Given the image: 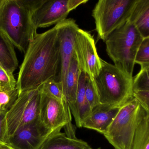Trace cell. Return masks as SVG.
Instances as JSON below:
<instances>
[{
  "label": "cell",
  "mask_w": 149,
  "mask_h": 149,
  "mask_svg": "<svg viewBox=\"0 0 149 149\" xmlns=\"http://www.w3.org/2000/svg\"><path fill=\"white\" fill-rule=\"evenodd\" d=\"M40 119L48 128L56 130L65 127L67 135L76 137L72 125L71 112L65 101L59 100L41 92Z\"/></svg>",
  "instance_id": "cell-8"
},
{
  "label": "cell",
  "mask_w": 149,
  "mask_h": 149,
  "mask_svg": "<svg viewBox=\"0 0 149 149\" xmlns=\"http://www.w3.org/2000/svg\"><path fill=\"white\" fill-rule=\"evenodd\" d=\"M45 1L0 0V31L24 54L37 34L32 15Z\"/></svg>",
  "instance_id": "cell-2"
},
{
  "label": "cell",
  "mask_w": 149,
  "mask_h": 149,
  "mask_svg": "<svg viewBox=\"0 0 149 149\" xmlns=\"http://www.w3.org/2000/svg\"><path fill=\"white\" fill-rule=\"evenodd\" d=\"M8 111L0 110V142H5L7 139L6 115Z\"/></svg>",
  "instance_id": "cell-27"
},
{
  "label": "cell",
  "mask_w": 149,
  "mask_h": 149,
  "mask_svg": "<svg viewBox=\"0 0 149 149\" xmlns=\"http://www.w3.org/2000/svg\"><path fill=\"white\" fill-rule=\"evenodd\" d=\"M60 46V65L58 81L63 85L72 58L74 54V42L76 31L79 28L74 19H66L57 24Z\"/></svg>",
  "instance_id": "cell-12"
},
{
  "label": "cell",
  "mask_w": 149,
  "mask_h": 149,
  "mask_svg": "<svg viewBox=\"0 0 149 149\" xmlns=\"http://www.w3.org/2000/svg\"><path fill=\"white\" fill-rule=\"evenodd\" d=\"M141 105L134 98L120 108L103 135L115 149H131Z\"/></svg>",
  "instance_id": "cell-6"
},
{
  "label": "cell",
  "mask_w": 149,
  "mask_h": 149,
  "mask_svg": "<svg viewBox=\"0 0 149 149\" xmlns=\"http://www.w3.org/2000/svg\"><path fill=\"white\" fill-rule=\"evenodd\" d=\"M0 149H15L5 142H0Z\"/></svg>",
  "instance_id": "cell-28"
},
{
  "label": "cell",
  "mask_w": 149,
  "mask_h": 149,
  "mask_svg": "<svg viewBox=\"0 0 149 149\" xmlns=\"http://www.w3.org/2000/svg\"><path fill=\"white\" fill-rule=\"evenodd\" d=\"M133 90L149 92V66L141 68L133 79Z\"/></svg>",
  "instance_id": "cell-22"
},
{
  "label": "cell",
  "mask_w": 149,
  "mask_h": 149,
  "mask_svg": "<svg viewBox=\"0 0 149 149\" xmlns=\"http://www.w3.org/2000/svg\"><path fill=\"white\" fill-rule=\"evenodd\" d=\"M143 39L128 20L113 31L105 42L107 53L114 64L131 77L136 54Z\"/></svg>",
  "instance_id": "cell-4"
},
{
  "label": "cell",
  "mask_w": 149,
  "mask_h": 149,
  "mask_svg": "<svg viewBox=\"0 0 149 149\" xmlns=\"http://www.w3.org/2000/svg\"><path fill=\"white\" fill-rule=\"evenodd\" d=\"M120 108L100 104L92 109L82 127L95 130L104 135L119 112Z\"/></svg>",
  "instance_id": "cell-13"
},
{
  "label": "cell",
  "mask_w": 149,
  "mask_h": 149,
  "mask_svg": "<svg viewBox=\"0 0 149 149\" xmlns=\"http://www.w3.org/2000/svg\"><path fill=\"white\" fill-rule=\"evenodd\" d=\"M60 46L56 25L36 35L30 42L20 67L17 80L19 94L38 88L56 79L60 69Z\"/></svg>",
  "instance_id": "cell-1"
},
{
  "label": "cell",
  "mask_w": 149,
  "mask_h": 149,
  "mask_svg": "<svg viewBox=\"0 0 149 149\" xmlns=\"http://www.w3.org/2000/svg\"><path fill=\"white\" fill-rule=\"evenodd\" d=\"M136 0H100L93 10L99 39L105 42L115 30L128 21Z\"/></svg>",
  "instance_id": "cell-5"
},
{
  "label": "cell",
  "mask_w": 149,
  "mask_h": 149,
  "mask_svg": "<svg viewBox=\"0 0 149 149\" xmlns=\"http://www.w3.org/2000/svg\"><path fill=\"white\" fill-rule=\"evenodd\" d=\"M41 92L60 101H65L62 83L53 78L47 80L40 86Z\"/></svg>",
  "instance_id": "cell-20"
},
{
  "label": "cell",
  "mask_w": 149,
  "mask_h": 149,
  "mask_svg": "<svg viewBox=\"0 0 149 149\" xmlns=\"http://www.w3.org/2000/svg\"><path fill=\"white\" fill-rule=\"evenodd\" d=\"M91 149H93L91 148Z\"/></svg>",
  "instance_id": "cell-29"
},
{
  "label": "cell",
  "mask_w": 149,
  "mask_h": 149,
  "mask_svg": "<svg viewBox=\"0 0 149 149\" xmlns=\"http://www.w3.org/2000/svg\"><path fill=\"white\" fill-rule=\"evenodd\" d=\"M19 95L17 88L8 90L0 85V110H8L12 106Z\"/></svg>",
  "instance_id": "cell-21"
},
{
  "label": "cell",
  "mask_w": 149,
  "mask_h": 149,
  "mask_svg": "<svg viewBox=\"0 0 149 149\" xmlns=\"http://www.w3.org/2000/svg\"><path fill=\"white\" fill-rule=\"evenodd\" d=\"M135 64L140 65L141 68L149 66V37L143 40L136 54Z\"/></svg>",
  "instance_id": "cell-24"
},
{
  "label": "cell",
  "mask_w": 149,
  "mask_h": 149,
  "mask_svg": "<svg viewBox=\"0 0 149 149\" xmlns=\"http://www.w3.org/2000/svg\"><path fill=\"white\" fill-rule=\"evenodd\" d=\"M86 77V73L83 71L81 72L76 101L74 105L70 108L76 126L79 128L82 127L84 120L89 115L92 110L85 93Z\"/></svg>",
  "instance_id": "cell-14"
},
{
  "label": "cell",
  "mask_w": 149,
  "mask_h": 149,
  "mask_svg": "<svg viewBox=\"0 0 149 149\" xmlns=\"http://www.w3.org/2000/svg\"><path fill=\"white\" fill-rule=\"evenodd\" d=\"M88 0H45L33 13L35 28H46L67 19L69 13Z\"/></svg>",
  "instance_id": "cell-10"
},
{
  "label": "cell",
  "mask_w": 149,
  "mask_h": 149,
  "mask_svg": "<svg viewBox=\"0 0 149 149\" xmlns=\"http://www.w3.org/2000/svg\"><path fill=\"white\" fill-rule=\"evenodd\" d=\"M0 85L6 89L14 90L17 88V81L13 73L4 69L0 64Z\"/></svg>",
  "instance_id": "cell-25"
},
{
  "label": "cell",
  "mask_w": 149,
  "mask_h": 149,
  "mask_svg": "<svg viewBox=\"0 0 149 149\" xmlns=\"http://www.w3.org/2000/svg\"><path fill=\"white\" fill-rule=\"evenodd\" d=\"M88 144L76 137H70L65 133L58 132L52 135L40 149H91Z\"/></svg>",
  "instance_id": "cell-17"
},
{
  "label": "cell",
  "mask_w": 149,
  "mask_h": 149,
  "mask_svg": "<svg viewBox=\"0 0 149 149\" xmlns=\"http://www.w3.org/2000/svg\"><path fill=\"white\" fill-rule=\"evenodd\" d=\"M85 93L87 99L92 109L100 104L94 80L91 79L87 74H86V77Z\"/></svg>",
  "instance_id": "cell-23"
},
{
  "label": "cell",
  "mask_w": 149,
  "mask_h": 149,
  "mask_svg": "<svg viewBox=\"0 0 149 149\" xmlns=\"http://www.w3.org/2000/svg\"><path fill=\"white\" fill-rule=\"evenodd\" d=\"M81 72L74 55L72 58L63 85L65 99L70 108L74 105L76 101Z\"/></svg>",
  "instance_id": "cell-15"
},
{
  "label": "cell",
  "mask_w": 149,
  "mask_h": 149,
  "mask_svg": "<svg viewBox=\"0 0 149 149\" xmlns=\"http://www.w3.org/2000/svg\"><path fill=\"white\" fill-rule=\"evenodd\" d=\"M131 149H149V114L141 106Z\"/></svg>",
  "instance_id": "cell-18"
},
{
  "label": "cell",
  "mask_w": 149,
  "mask_h": 149,
  "mask_svg": "<svg viewBox=\"0 0 149 149\" xmlns=\"http://www.w3.org/2000/svg\"><path fill=\"white\" fill-rule=\"evenodd\" d=\"M41 99L40 87L18 95L6 113L7 138L19 129L40 118Z\"/></svg>",
  "instance_id": "cell-7"
},
{
  "label": "cell",
  "mask_w": 149,
  "mask_h": 149,
  "mask_svg": "<svg viewBox=\"0 0 149 149\" xmlns=\"http://www.w3.org/2000/svg\"><path fill=\"white\" fill-rule=\"evenodd\" d=\"M74 56L81 71L94 80L102 67V59L99 57L93 36L86 31L79 29L75 34Z\"/></svg>",
  "instance_id": "cell-9"
},
{
  "label": "cell",
  "mask_w": 149,
  "mask_h": 149,
  "mask_svg": "<svg viewBox=\"0 0 149 149\" xmlns=\"http://www.w3.org/2000/svg\"><path fill=\"white\" fill-rule=\"evenodd\" d=\"M102 67L94 79L100 102L120 107L134 98L133 77L102 59Z\"/></svg>",
  "instance_id": "cell-3"
},
{
  "label": "cell",
  "mask_w": 149,
  "mask_h": 149,
  "mask_svg": "<svg viewBox=\"0 0 149 149\" xmlns=\"http://www.w3.org/2000/svg\"><path fill=\"white\" fill-rule=\"evenodd\" d=\"M129 21L143 38L149 37V0H136Z\"/></svg>",
  "instance_id": "cell-16"
},
{
  "label": "cell",
  "mask_w": 149,
  "mask_h": 149,
  "mask_svg": "<svg viewBox=\"0 0 149 149\" xmlns=\"http://www.w3.org/2000/svg\"><path fill=\"white\" fill-rule=\"evenodd\" d=\"M61 130L48 128L39 118L19 129L5 143L15 149H40L51 136Z\"/></svg>",
  "instance_id": "cell-11"
},
{
  "label": "cell",
  "mask_w": 149,
  "mask_h": 149,
  "mask_svg": "<svg viewBox=\"0 0 149 149\" xmlns=\"http://www.w3.org/2000/svg\"></svg>",
  "instance_id": "cell-30"
},
{
  "label": "cell",
  "mask_w": 149,
  "mask_h": 149,
  "mask_svg": "<svg viewBox=\"0 0 149 149\" xmlns=\"http://www.w3.org/2000/svg\"><path fill=\"white\" fill-rule=\"evenodd\" d=\"M134 98L138 101L143 108L149 114V92H134Z\"/></svg>",
  "instance_id": "cell-26"
},
{
  "label": "cell",
  "mask_w": 149,
  "mask_h": 149,
  "mask_svg": "<svg viewBox=\"0 0 149 149\" xmlns=\"http://www.w3.org/2000/svg\"><path fill=\"white\" fill-rule=\"evenodd\" d=\"M0 64L6 71L13 73L18 66L14 45L0 31Z\"/></svg>",
  "instance_id": "cell-19"
}]
</instances>
